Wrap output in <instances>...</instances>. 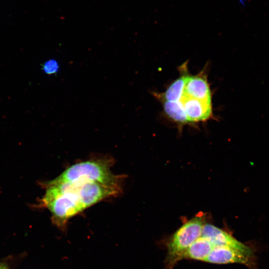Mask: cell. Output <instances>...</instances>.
<instances>
[{"label":"cell","mask_w":269,"mask_h":269,"mask_svg":"<svg viewBox=\"0 0 269 269\" xmlns=\"http://www.w3.org/2000/svg\"><path fill=\"white\" fill-rule=\"evenodd\" d=\"M214 247L207 239L201 236L185 251L181 260L191 259L205 262Z\"/></svg>","instance_id":"cell-8"},{"label":"cell","mask_w":269,"mask_h":269,"mask_svg":"<svg viewBox=\"0 0 269 269\" xmlns=\"http://www.w3.org/2000/svg\"><path fill=\"white\" fill-rule=\"evenodd\" d=\"M43 69L48 74H54L58 71L59 65L55 60H50L44 64Z\"/></svg>","instance_id":"cell-10"},{"label":"cell","mask_w":269,"mask_h":269,"mask_svg":"<svg viewBox=\"0 0 269 269\" xmlns=\"http://www.w3.org/2000/svg\"><path fill=\"white\" fill-rule=\"evenodd\" d=\"M180 101L190 124L204 122L213 116L212 101H204L183 96Z\"/></svg>","instance_id":"cell-5"},{"label":"cell","mask_w":269,"mask_h":269,"mask_svg":"<svg viewBox=\"0 0 269 269\" xmlns=\"http://www.w3.org/2000/svg\"><path fill=\"white\" fill-rule=\"evenodd\" d=\"M205 262L216 264H240L249 269H257L256 257L227 247H214Z\"/></svg>","instance_id":"cell-4"},{"label":"cell","mask_w":269,"mask_h":269,"mask_svg":"<svg viewBox=\"0 0 269 269\" xmlns=\"http://www.w3.org/2000/svg\"><path fill=\"white\" fill-rule=\"evenodd\" d=\"M201 236L207 239L215 246L229 247L248 255L256 257L255 250L250 246L237 240L231 234L210 224H205Z\"/></svg>","instance_id":"cell-3"},{"label":"cell","mask_w":269,"mask_h":269,"mask_svg":"<svg viewBox=\"0 0 269 269\" xmlns=\"http://www.w3.org/2000/svg\"><path fill=\"white\" fill-rule=\"evenodd\" d=\"M187 64L188 62L186 61L179 67V76L168 86L164 92L152 93L160 102L161 101L176 102L181 100L184 95L186 80L190 75Z\"/></svg>","instance_id":"cell-7"},{"label":"cell","mask_w":269,"mask_h":269,"mask_svg":"<svg viewBox=\"0 0 269 269\" xmlns=\"http://www.w3.org/2000/svg\"><path fill=\"white\" fill-rule=\"evenodd\" d=\"M206 224L203 215H197L184 223L170 238L167 244L166 265L171 269L181 260L185 251L201 236Z\"/></svg>","instance_id":"cell-2"},{"label":"cell","mask_w":269,"mask_h":269,"mask_svg":"<svg viewBox=\"0 0 269 269\" xmlns=\"http://www.w3.org/2000/svg\"><path fill=\"white\" fill-rule=\"evenodd\" d=\"M163 113L171 121L174 122L180 129L185 125L190 124L183 105L180 100L176 102H160Z\"/></svg>","instance_id":"cell-9"},{"label":"cell","mask_w":269,"mask_h":269,"mask_svg":"<svg viewBox=\"0 0 269 269\" xmlns=\"http://www.w3.org/2000/svg\"><path fill=\"white\" fill-rule=\"evenodd\" d=\"M0 269H6L4 268L3 266H0Z\"/></svg>","instance_id":"cell-11"},{"label":"cell","mask_w":269,"mask_h":269,"mask_svg":"<svg viewBox=\"0 0 269 269\" xmlns=\"http://www.w3.org/2000/svg\"><path fill=\"white\" fill-rule=\"evenodd\" d=\"M112 160L108 158L92 159L78 162L69 166L58 176L49 181L54 183L81 181L121 185L123 177L112 172Z\"/></svg>","instance_id":"cell-1"},{"label":"cell","mask_w":269,"mask_h":269,"mask_svg":"<svg viewBox=\"0 0 269 269\" xmlns=\"http://www.w3.org/2000/svg\"><path fill=\"white\" fill-rule=\"evenodd\" d=\"M184 95L198 100L212 101V93L204 70L188 76L184 87Z\"/></svg>","instance_id":"cell-6"}]
</instances>
